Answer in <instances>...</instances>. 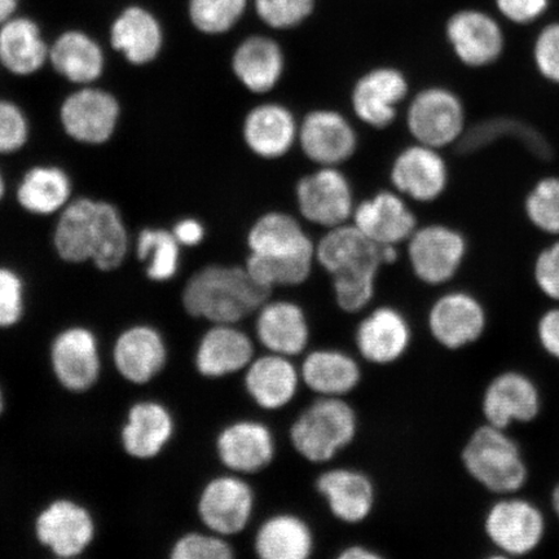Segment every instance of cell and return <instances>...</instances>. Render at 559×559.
Returning <instances> with one entry per match:
<instances>
[{
	"label": "cell",
	"mask_w": 559,
	"mask_h": 559,
	"mask_svg": "<svg viewBox=\"0 0 559 559\" xmlns=\"http://www.w3.org/2000/svg\"><path fill=\"white\" fill-rule=\"evenodd\" d=\"M314 260L333 277L335 302L342 310H365L372 302L382 265L397 260L396 247L377 243L355 226L331 228L320 240Z\"/></svg>",
	"instance_id": "obj_1"
},
{
	"label": "cell",
	"mask_w": 559,
	"mask_h": 559,
	"mask_svg": "<svg viewBox=\"0 0 559 559\" xmlns=\"http://www.w3.org/2000/svg\"><path fill=\"white\" fill-rule=\"evenodd\" d=\"M53 245L62 261H93L102 271H115L128 254L129 235L115 205L80 199L62 209Z\"/></svg>",
	"instance_id": "obj_2"
},
{
	"label": "cell",
	"mask_w": 559,
	"mask_h": 559,
	"mask_svg": "<svg viewBox=\"0 0 559 559\" xmlns=\"http://www.w3.org/2000/svg\"><path fill=\"white\" fill-rule=\"evenodd\" d=\"M271 290L258 284L247 267L212 264L195 272L183 290L185 309L213 324H239L257 313Z\"/></svg>",
	"instance_id": "obj_3"
},
{
	"label": "cell",
	"mask_w": 559,
	"mask_h": 559,
	"mask_svg": "<svg viewBox=\"0 0 559 559\" xmlns=\"http://www.w3.org/2000/svg\"><path fill=\"white\" fill-rule=\"evenodd\" d=\"M358 415L345 397L319 396L293 421V449L311 464L330 463L358 436Z\"/></svg>",
	"instance_id": "obj_4"
},
{
	"label": "cell",
	"mask_w": 559,
	"mask_h": 559,
	"mask_svg": "<svg viewBox=\"0 0 559 559\" xmlns=\"http://www.w3.org/2000/svg\"><path fill=\"white\" fill-rule=\"evenodd\" d=\"M461 460L471 477L493 493L512 495L526 485V463L504 429L480 426L467 440Z\"/></svg>",
	"instance_id": "obj_5"
},
{
	"label": "cell",
	"mask_w": 559,
	"mask_h": 559,
	"mask_svg": "<svg viewBox=\"0 0 559 559\" xmlns=\"http://www.w3.org/2000/svg\"><path fill=\"white\" fill-rule=\"evenodd\" d=\"M407 123L418 144L443 148L457 143L465 132L464 105L450 90L426 88L412 100Z\"/></svg>",
	"instance_id": "obj_6"
},
{
	"label": "cell",
	"mask_w": 559,
	"mask_h": 559,
	"mask_svg": "<svg viewBox=\"0 0 559 559\" xmlns=\"http://www.w3.org/2000/svg\"><path fill=\"white\" fill-rule=\"evenodd\" d=\"M466 251L465 237L442 225L416 229L408 240L411 267L428 285H442L456 276Z\"/></svg>",
	"instance_id": "obj_7"
},
{
	"label": "cell",
	"mask_w": 559,
	"mask_h": 559,
	"mask_svg": "<svg viewBox=\"0 0 559 559\" xmlns=\"http://www.w3.org/2000/svg\"><path fill=\"white\" fill-rule=\"evenodd\" d=\"M242 475H222L209 481L199 500V515L209 531L229 537L242 533L253 519L255 495Z\"/></svg>",
	"instance_id": "obj_8"
},
{
	"label": "cell",
	"mask_w": 559,
	"mask_h": 559,
	"mask_svg": "<svg viewBox=\"0 0 559 559\" xmlns=\"http://www.w3.org/2000/svg\"><path fill=\"white\" fill-rule=\"evenodd\" d=\"M488 539L502 554L521 557L543 540L545 520L540 509L524 499H502L489 508L485 520Z\"/></svg>",
	"instance_id": "obj_9"
},
{
	"label": "cell",
	"mask_w": 559,
	"mask_h": 559,
	"mask_svg": "<svg viewBox=\"0 0 559 559\" xmlns=\"http://www.w3.org/2000/svg\"><path fill=\"white\" fill-rule=\"evenodd\" d=\"M296 195L300 214L313 225L338 227L354 213L352 186L345 174L331 166L300 179Z\"/></svg>",
	"instance_id": "obj_10"
},
{
	"label": "cell",
	"mask_w": 559,
	"mask_h": 559,
	"mask_svg": "<svg viewBox=\"0 0 559 559\" xmlns=\"http://www.w3.org/2000/svg\"><path fill=\"white\" fill-rule=\"evenodd\" d=\"M121 109L107 91L86 87L67 97L60 118L67 134L85 144H104L114 136Z\"/></svg>",
	"instance_id": "obj_11"
},
{
	"label": "cell",
	"mask_w": 559,
	"mask_h": 559,
	"mask_svg": "<svg viewBox=\"0 0 559 559\" xmlns=\"http://www.w3.org/2000/svg\"><path fill=\"white\" fill-rule=\"evenodd\" d=\"M35 535L60 558L81 556L95 536V522L85 507L72 500H56L35 521Z\"/></svg>",
	"instance_id": "obj_12"
},
{
	"label": "cell",
	"mask_w": 559,
	"mask_h": 559,
	"mask_svg": "<svg viewBox=\"0 0 559 559\" xmlns=\"http://www.w3.org/2000/svg\"><path fill=\"white\" fill-rule=\"evenodd\" d=\"M428 325L440 346L460 349L485 333L487 314L479 300L466 292H450L431 306Z\"/></svg>",
	"instance_id": "obj_13"
},
{
	"label": "cell",
	"mask_w": 559,
	"mask_h": 559,
	"mask_svg": "<svg viewBox=\"0 0 559 559\" xmlns=\"http://www.w3.org/2000/svg\"><path fill=\"white\" fill-rule=\"evenodd\" d=\"M216 452L222 464L234 474H257L274 461L276 440L267 425L255 419H240L219 432Z\"/></svg>",
	"instance_id": "obj_14"
},
{
	"label": "cell",
	"mask_w": 559,
	"mask_h": 559,
	"mask_svg": "<svg viewBox=\"0 0 559 559\" xmlns=\"http://www.w3.org/2000/svg\"><path fill=\"white\" fill-rule=\"evenodd\" d=\"M445 32L453 52L466 67L491 66L504 51L506 38L501 26L484 11L454 13L447 23Z\"/></svg>",
	"instance_id": "obj_15"
},
{
	"label": "cell",
	"mask_w": 559,
	"mask_h": 559,
	"mask_svg": "<svg viewBox=\"0 0 559 559\" xmlns=\"http://www.w3.org/2000/svg\"><path fill=\"white\" fill-rule=\"evenodd\" d=\"M542 407L539 389L521 372H504L489 382L481 412L487 424L507 430L513 423H531Z\"/></svg>",
	"instance_id": "obj_16"
},
{
	"label": "cell",
	"mask_w": 559,
	"mask_h": 559,
	"mask_svg": "<svg viewBox=\"0 0 559 559\" xmlns=\"http://www.w3.org/2000/svg\"><path fill=\"white\" fill-rule=\"evenodd\" d=\"M56 379L70 391L82 393L94 386L100 376L99 344L95 334L83 326H72L55 338L51 348Z\"/></svg>",
	"instance_id": "obj_17"
},
{
	"label": "cell",
	"mask_w": 559,
	"mask_h": 559,
	"mask_svg": "<svg viewBox=\"0 0 559 559\" xmlns=\"http://www.w3.org/2000/svg\"><path fill=\"white\" fill-rule=\"evenodd\" d=\"M411 342L408 320L394 307L382 306L374 309L356 328V348L370 365H394L408 352Z\"/></svg>",
	"instance_id": "obj_18"
},
{
	"label": "cell",
	"mask_w": 559,
	"mask_h": 559,
	"mask_svg": "<svg viewBox=\"0 0 559 559\" xmlns=\"http://www.w3.org/2000/svg\"><path fill=\"white\" fill-rule=\"evenodd\" d=\"M254 326L257 340L267 353L296 358L309 347V319L292 300H265L257 311Z\"/></svg>",
	"instance_id": "obj_19"
},
{
	"label": "cell",
	"mask_w": 559,
	"mask_h": 559,
	"mask_svg": "<svg viewBox=\"0 0 559 559\" xmlns=\"http://www.w3.org/2000/svg\"><path fill=\"white\" fill-rule=\"evenodd\" d=\"M243 372V386L250 400L270 412L288 407L302 383L293 358L274 353L255 356Z\"/></svg>",
	"instance_id": "obj_20"
},
{
	"label": "cell",
	"mask_w": 559,
	"mask_h": 559,
	"mask_svg": "<svg viewBox=\"0 0 559 559\" xmlns=\"http://www.w3.org/2000/svg\"><path fill=\"white\" fill-rule=\"evenodd\" d=\"M298 136L305 155L321 166L334 167L345 163L358 146L353 126L338 111L328 109L307 115Z\"/></svg>",
	"instance_id": "obj_21"
},
{
	"label": "cell",
	"mask_w": 559,
	"mask_h": 559,
	"mask_svg": "<svg viewBox=\"0 0 559 559\" xmlns=\"http://www.w3.org/2000/svg\"><path fill=\"white\" fill-rule=\"evenodd\" d=\"M408 94V81L395 68L370 70L356 82L352 100L359 120L376 129L388 128L397 116V107Z\"/></svg>",
	"instance_id": "obj_22"
},
{
	"label": "cell",
	"mask_w": 559,
	"mask_h": 559,
	"mask_svg": "<svg viewBox=\"0 0 559 559\" xmlns=\"http://www.w3.org/2000/svg\"><path fill=\"white\" fill-rule=\"evenodd\" d=\"M317 491L334 519L347 524L365 522L376 504V487L366 473L352 467H333L321 473Z\"/></svg>",
	"instance_id": "obj_23"
},
{
	"label": "cell",
	"mask_w": 559,
	"mask_h": 559,
	"mask_svg": "<svg viewBox=\"0 0 559 559\" xmlns=\"http://www.w3.org/2000/svg\"><path fill=\"white\" fill-rule=\"evenodd\" d=\"M390 177L401 193L419 202H430L445 191L449 167L436 148L417 144L397 155Z\"/></svg>",
	"instance_id": "obj_24"
},
{
	"label": "cell",
	"mask_w": 559,
	"mask_h": 559,
	"mask_svg": "<svg viewBox=\"0 0 559 559\" xmlns=\"http://www.w3.org/2000/svg\"><path fill=\"white\" fill-rule=\"evenodd\" d=\"M255 358V346L237 324H214L200 341L195 368L206 379L239 373Z\"/></svg>",
	"instance_id": "obj_25"
},
{
	"label": "cell",
	"mask_w": 559,
	"mask_h": 559,
	"mask_svg": "<svg viewBox=\"0 0 559 559\" xmlns=\"http://www.w3.org/2000/svg\"><path fill=\"white\" fill-rule=\"evenodd\" d=\"M354 226L368 239L396 247L417 229L416 216L400 195L383 191L354 209Z\"/></svg>",
	"instance_id": "obj_26"
},
{
	"label": "cell",
	"mask_w": 559,
	"mask_h": 559,
	"mask_svg": "<svg viewBox=\"0 0 559 559\" xmlns=\"http://www.w3.org/2000/svg\"><path fill=\"white\" fill-rule=\"evenodd\" d=\"M250 254L274 260H314L310 237L289 214L271 212L258 218L248 235Z\"/></svg>",
	"instance_id": "obj_27"
},
{
	"label": "cell",
	"mask_w": 559,
	"mask_h": 559,
	"mask_svg": "<svg viewBox=\"0 0 559 559\" xmlns=\"http://www.w3.org/2000/svg\"><path fill=\"white\" fill-rule=\"evenodd\" d=\"M114 355L117 370L123 379L143 384L164 369L167 348L163 335L155 328L135 325L117 338Z\"/></svg>",
	"instance_id": "obj_28"
},
{
	"label": "cell",
	"mask_w": 559,
	"mask_h": 559,
	"mask_svg": "<svg viewBox=\"0 0 559 559\" xmlns=\"http://www.w3.org/2000/svg\"><path fill=\"white\" fill-rule=\"evenodd\" d=\"M242 135L258 157L274 159L286 155L298 135L292 111L282 104L258 105L245 117Z\"/></svg>",
	"instance_id": "obj_29"
},
{
	"label": "cell",
	"mask_w": 559,
	"mask_h": 559,
	"mask_svg": "<svg viewBox=\"0 0 559 559\" xmlns=\"http://www.w3.org/2000/svg\"><path fill=\"white\" fill-rule=\"evenodd\" d=\"M299 370L305 386L318 396L345 397L361 382L359 361L335 348L313 349Z\"/></svg>",
	"instance_id": "obj_30"
},
{
	"label": "cell",
	"mask_w": 559,
	"mask_h": 559,
	"mask_svg": "<svg viewBox=\"0 0 559 559\" xmlns=\"http://www.w3.org/2000/svg\"><path fill=\"white\" fill-rule=\"evenodd\" d=\"M174 435V418L157 402L132 405L122 429V444L130 456L148 460L158 456Z\"/></svg>",
	"instance_id": "obj_31"
},
{
	"label": "cell",
	"mask_w": 559,
	"mask_h": 559,
	"mask_svg": "<svg viewBox=\"0 0 559 559\" xmlns=\"http://www.w3.org/2000/svg\"><path fill=\"white\" fill-rule=\"evenodd\" d=\"M110 44L131 64H150L163 48V27L150 11L142 7H129L111 25Z\"/></svg>",
	"instance_id": "obj_32"
},
{
	"label": "cell",
	"mask_w": 559,
	"mask_h": 559,
	"mask_svg": "<svg viewBox=\"0 0 559 559\" xmlns=\"http://www.w3.org/2000/svg\"><path fill=\"white\" fill-rule=\"evenodd\" d=\"M284 67L282 47L262 35L245 39L233 58L237 80L254 94H265L274 88L282 80Z\"/></svg>",
	"instance_id": "obj_33"
},
{
	"label": "cell",
	"mask_w": 559,
	"mask_h": 559,
	"mask_svg": "<svg viewBox=\"0 0 559 559\" xmlns=\"http://www.w3.org/2000/svg\"><path fill=\"white\" fill-rule=\"evenodd\" d=\"M313 549L309 523L292 513L269 516L254 536V551L262 559H307Z\"/></svg>",
	"instance_id": "obj_34"
},
{
	"label": "cell",
	"mask_w": 559,
	"mask_h": 559,
	"mask_svg": "<svg viewBox=\"0 0 559 559\" xmlns=\"http://www.w3.org/2000/svg\"><path fill=\"white\" fill-rule=\"evenodd\" d=\"M50 60V48L41 38L37 24L17 17L0 26V62L16 75H32Z\"/></svg>",
	"instance_id": "obj_35"
},
{
	"label": "cell",
	"mask_w": 559,
	"mask_h": 559,
	"mask_svg": "<svg viewBox=\"0 0 559 559\" xmlns=\"http://www.w3.org/2000/svg\"><path fill=\"white\" fill-rule=\"evenodd\" d=\"M50 61L60 75L79 85H90L100 79L104 55L96 40L79 31L61 34L50 48Z\"/></svg>",
	"instance_id": "obj_36"
},
{
	"label": "cell",
	"mask_w": 559,
	"mask_h": 559,
	"mask_svg": "<svg viewBox=\"0 0 559 559\" xmlns=\"http://www.w3.org/2000/svg\"><path fill=\"white\" fill-rule=\"evenodd\" d=\"M72 183L64 170L38 166L27 173L17 188V201L26 212L50 215L69 204Z\"/></svg>",
	"instance_id": "obj_37"
},
{
	"label": "cell",
	"mask_w": 559,
	"mask_h": 559,
	"mask_svg": "<svg viewBox=\"0 0 559 559\" xmlns=\"http://www.w3.org/2000/svg\"><path fill=\"white\" fill-rule=\"evenodd\" d=\"M138 257L148 262L146 275L153 282H169L179 270L180 243L165 229H143L138 239Z\"/></svg>",
	"instance_id": "obj_38"
},
{
	"label": "cell",
	"mask_w": 559,
	"mask_h": 559,
	"mask_svg": "<svg viewBox=\"0 0 559 559\" xmlns=\"http://www.w3.org/2000/svg\"><path fill=\"white\" fill-rule=\"evenodd\" d=\"M311 260H274V258L250 254L245 264L251 277L264 288L298 286L310 277Z\"/></svg>",
	"instance_id": "obj_39"
},
{
	"label": "cell",
	"mask_w": 559,
	"mask_h": 559,
	"mask_svg": "<svg viewBox=\"0 0 559 559\" xmlns=\"http://www.w3.org/2000/svg\"><path fill=\"white\" fill-rule=\"evenodd\" d=\"M248 0H190V19L195 29L210 35L227 33L239 23Z\"/></svg>",
	"instance_id": "obj_40"
},
{
	"label": "cell",
	"mask_w": 559,
	"mask_h": 559,
	"mask_svg": "<svg viewBox=\"0 0 559 559\" xmlns=\"http://www.w3.org/2000/svg\"><path fill=\"white\" fill-rule=\"evenodd\" d=\"M524 212L537 229L559 236V177L537 181L524 201Z\"/></svg>",
	"instance_id": "obj_41"
},
{
	"label": "cell",
	"mask_w": 559,
	"mask_h": 559,
	"mask_svg": "<svg viewBox=\"0 0 559 559\" xmlns=\"http://www.w3.org/2000/svg\"><path fill=\"white\" fill-rule=\"evenodd\" d=\"M235 551L227 537L212 533L181 536L171 549L173 559H233Z\"/></svg>",
	"instance_id": "obj_42"
},
{
	"label": "cell",
	"mask_w": 559,
	"mask_h": 559,
	"mask_svg": "<svg viewBox=\"0 0 559 559\" xmlns=\"http://www.w3.org/2000/svg\"><path fill=\"white\" fill-rule=\"evenodd\" d=\"M257 15L274 29L302 24L313 11L314 0H255Z\"/></svg>",
	"instance_id": "obj_43"
},
{
	"label": "cell",
	"mask_w": 559,
	"mask_h": 559,
	"mask_svg": "<svg viewBox=\"0 0 559 559\" xmlns=\"http://www.w3.org/2000/svg\"><path fill=\"white\" fill-rule=\"evenodd\" d=\"M23 278L11 269L0 267V328L16 325L25 310Z\"/></svg>",
	"instance_id": "obj_44"
},
{
	"label": "cell",
	"mask_w": 559,
	"mask_h": 559,
	"mask_svg": "<svg viewBox=\"0 0 559 559\" xmlns=\"http://www.w3.org/2000/svg\"><path fill=\"white\" fill-rule=\"evenodd\" d=\"M29 138V123L15 103L0 100V155L23 148Z\"/></svg>",
	"instance_id": "obj_45"
},
{
	"label": "cell",
	"mask_w": 559,
	"mask_h": 559,
	"mask_svg": "<svg viewBox=\"0 0 559 559\" xmlns=\"http://www.w3.org/2000/svg\"><path fill=\"white\" fill-rule=\"evenodd\" d=\"M533 53L537 72L559 85V21L543 27L535 39Z\"/></svg>",
	"instance_id": "obj_46"
},
{
	"label": "cell",
	"mask_w": 559,
	"mask_h": 559,
	"mask_svg": "<svg viewBox=\"0 0 559 559\" xmlns=\"http://www.w3.org/2000/svg\"><path fill=\"white\" fill-rule=\"evenodd\" d=\"M534 277L544 295L559 302V240L537 255Z\"/></svg>",
	"instance_id": "obj_47"
},
{
	"label": "cell",
	"mask_w": 559,
	"mask_h": 559,
	"mask_svg": "<svg viewBox=\"0 0 559 559\" xmlns=\"http://www.w3.org/2000/svg\"><path fill=\"white\" fill-rule=\"evenodd\" d=\"M502 16L516 25H528L548 11L550 0H495Z\"/></svg>",
	"instance_id": "obj_48"
},
{
	"label": "cell",
	"mask_w": 559,
	"mask_h": 559,
	"mask_svg": "<svg viewBox=\"0 0 559 559\" xmlns=\"http://www.w3.org/2000/svg\"><path fill=\"white\" fill-rule=\"evenodd\" d=\"M537 335L545 353L559 360V307L543 314L537 325Z\"/></svg>",
	"instance_id": "obj_49"
},
{
	"label": "cell",
	"mask_w": 559,
	"mask_h": 559,
	"mask_svg": "<svg viewBox=\"0 0 559 559\" xmlns=\"http://www.w3.org/2000/svg\"><path fill=\"white\" fill-rule=\"evenodd\" d=\"M173 234L177 237L180 245L185 247H195L205 237V228L199 221L188 218L180 221L177 226L174 227Z\"/></svg>",
	"instance_id": "obj_50"
},
{
	"label": "cell",
	"mask_w": 559,
	"mask_h": 559,
	"mask_svg": "<svg viewBox=\"0 0 559 559\" xmlns=\"http://www.w3.org/2000/svg\"><path fill=\"white\" fill-rule=\"evenodd\" d=\"M382 556L366 545H349L340 551L338 559H380Z\"/></svg>",
	"instance_id": "obj_51"
},
{
	"label": "cell",
	"mask_w": 559,
	"mask_h": 559,
	"mask_svg": "<svg viewBox=\"0 0 559 559\" xmlns=\"http://www.w3.org/2000/svg\"><path fill=\"white\" fill-rule=\"evenodd\" d=\"M20 0H0V26L11 20Z\"/></svg>",
	"instance_id": "obj_52"
},
{
	"label": "cell",
	"mask_w": 559,
	"mask_h": 559,
	"mask_svg": "<svg viewBox=\"0 0 559 559\" xmlns=\"http://www.w3.org/2000/svg\"><path fill=\"white\" fill-rule=\"evenodd\" d=\"M551 504H554V509L559 519V485L555 488L554 493H551Z\"/></svg>",
	"instance_id": "obj_53"
},
{
	"label": "cell",
	"mask_w": 559,
	"mask_h": 559,
	"mask_svg": "<svg viewBox=\"0 0 559 559\" xmlns=\"http://www.w3.org/2000/svg\"><path fill=\"white\" fill-rule=\"evenodd\" d=\"M4 191H5V185H4L2 174H0V200L3 199Z\"/></svg>",
	"instance_id": "obj_54"
},
{
	"label": "cell",
	"mask_w": 559,
	"mask_h": 559,
	"mask_svg": "<svg viewBox=\"0 0 559 559\" xmlns=\"http://www.w3.org/2000/svg\"><path fill=\"white\" fill-rule=\"evenodd\" d=\"M3 405H4L3 394H2V390H0V415H2Z\"/></svg>",
	"instance_id": "obj_55"
}]
</instances>
